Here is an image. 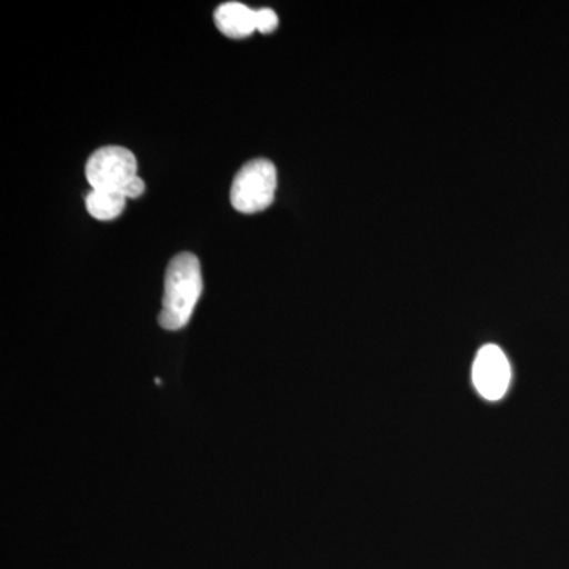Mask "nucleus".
Instances as JSON below:
<instances>
[{
    "label": "nucleus",
    "mask_w": 569,
    "mask_h": 569,
    "mask_svg": "<svg viewBox=\"0 0 569 569\" xmlns=\"http://www.w3.org/2000/svg\"><path fill=\"white\" fill-rule=\"evenodd\" d=\"M127 198L118 192H103V190H92L86 197V208L93 219L108 220L118 219L126 208Z\"/></svg>",
    "instance_id": "obj_6"
},
{
    "label": "nucleus",
    "mask_w": 569,
    "mask_h": 569,
    "mask_svg": "<svg viewBox=\"0 0 569 569\" xmlns=\"http://www.w3.org/2000/svg\"><path fill=\"white\" fill-rule=\"evenodd\" d=\"M144 181H142L140 176H137V178H133L132 181L123 187L122 194L127 198V200H129V198H140L141 194L144 193Z\"/></svg>",
    "instance_id": "obj_8"
},
{
    "label": "nucleus",
    "mask_w": 569,
    "mask_h": 569,
    "mask_svg": "<svg viewBox=\"0 0 569 569\" xmlns=\"http://www.w3.org/2000/svg\"><path fill=\"white\" fill-rule=\"evenodd\" d=\"M276 189V164L268 159L250 160L238 171L231 183V204L242 213L264 211L274 203Z\"/></svg>",
    "instance_id": "obj_2"
},
{
    "label": "nucleus",
    "mask_w": 569,
    "mask_h": 569,
    "mask_svg": "<svg viewBox=\"0 0 569 569\" xmlns=\"http://www.w3.org/2000/svg\"><path fill=\"white\" fill-rule=\"evenodd\" d=\"M203 291L200 261L193 253L176 254L167 268L162 312L159 323L168 331H179L189 323Z\"/></svg>",
    "instance_id": "obj_1"
},
{
    "label": "nucleus",
    "mask_w": 569,
    "mask_h": 569,
    "mask_svg": "<svg viewBox=\"0 0 569 569\" xmlns=\"http://www.w3.org/2000/svg\"><path fill=\"white\" fill-rule=\"evenodd\" d=\"M473 383L485 399L498 400L507 395L511 366L500 347L490 343L478 351L473 362Z\"/></svg>",
    "instance_id": "obj_4"
},
{
    "label": "nucleus",
    "mask_w": 569,
    "mask_h": 569,
    "mask_svg": "<svg viewBox=\"0 0 569 569\" xmlns=\"http://www.w3.org/2000/svg\"><path fill=\"white\" fill-rule=\"evenodd\" d=\"M254 21H257V31L261 33L274 32L277 26H279V17L274 10L260 9L254 13Z\"/></svg>",
    "instance_id": "obj_7"
},
{
    "label": "nucleus",
    "mask_w": 569,
    "mask_h": 569,
    "mask_svg": "<svg viewBox=\"0 0 569 569\" xmlns=\"http://www.w3.org/2000/svg\"><path fill=\"white\" fill-rule=\"evenodd\" d=\"M257 10L249 9L241 2H224L213 13L217 29L230 39H246L257 31L254 21Z\"/></svg>",
    "instance_id": "obj_5"
},
{
    "label": "nucleus",
    "mask_w": 569,
    "mask_h": 569,
    "mask_svg": "<svg viewBox=\"0 0 569 569\" xmlns=\"http://www.w3.org/2000/svg\"><path fill=\"white\" fill-rule=\"evenodd\" d=\"M137 159L121 146H104L92 153L86 164V178L92 190L122 193L123 187L137 178Z\"/></svg>",
    "instance_id": "obj_3"
}]
</instances>
